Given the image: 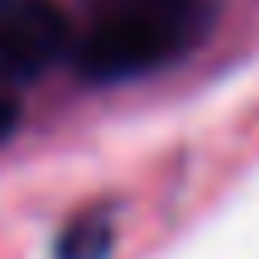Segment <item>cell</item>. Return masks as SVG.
<instances>
[{
  "instance_id": "6da1fadb",
  "label": "cell",
  "mask_w": 259,
  "mask_h": 259,
  "mask_svg": "<svg viewBox=\"0 0 259 259\" xmlns=\"http://www.w3.org/2000/svg\"><path fill=\"white\" fill-rule=\"evenodd\" d=\"M211 0H92L87 29L72 38L87 82H130L187 58L211 29Z\"/></svg>"
},
{
  "instance_id": "7a4b0ae2",
  "label": "cell",
  "mask_w": 259,
  "mask_h": 259,
  "mask_svg": "<svg viewBox=\"0 0 259 259\" xmlns=\"http://www.w3.org/2000/svg\"><path fill=\"white\" fill-rule=\"evenodd\" d=\"M63 53H72V24L53 0L0 5V92L44 77Z\"/></svg>"
},
{
  "instance_id": "3957f363",
  "label": "cell",
  "mask_w": 259,
  "mask_h": 259,
  "mask_svg": "<svg viewBox=\"0 0 259 259\" xmlns=\"http://www.w3.org/2000/svg\"><path fill=\"white\" fill-rule=\"evenodd\" d=\"M111 245H115L111 216L87 211V216H77V221L63 231V240H58L53 254H58V259H106V254H111Z\"/></svg>"
},
{
  "instance_id": "277c9868",
  "label": "cell",
  "mask_w": 259,
  "mask_h": 259,
  "mask_svg": "<svg viewBox=\"0 0 259 259\" xmlns=\"http://www.w3.org/2000/svg\"><path fill=\"white\" fill-rule=\"evenodd\" d=\"M19 125V106H15V96H5L0 92V139H10V130Z\"/></svg>"
},
{
  "instance_id": "5b68a950",
  "label": "cell",
  "mask_w": 259,
  "mask_h": 259,
  "mask_svg": "<svg viewBox=\"0 0 259 259\" xmlns=\"http://www.w3.org/2000/svg\"><path fill=\"white\" fill-rule=\"evenodd\" d=\"M0 5H5V0H0Z\"/></svg>"
}]
</instances>
